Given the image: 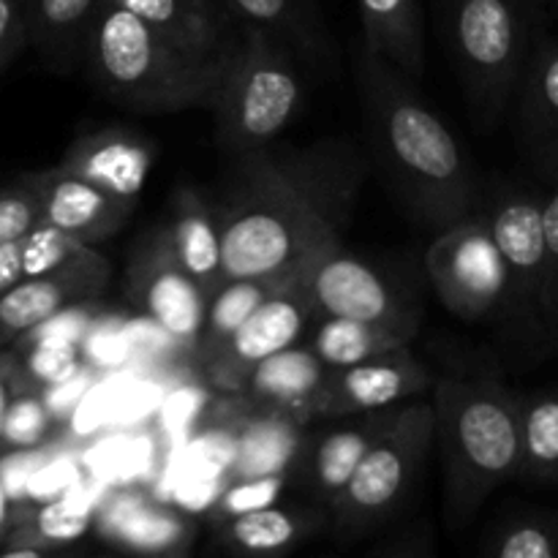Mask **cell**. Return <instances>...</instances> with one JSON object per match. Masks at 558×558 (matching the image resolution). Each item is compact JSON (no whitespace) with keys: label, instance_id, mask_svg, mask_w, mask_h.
I'll use <instances>...</instances> for the list:
<instances>
[{"label":"cell","instance_id":"obj_31","mask_svg":"<svg viewBox=\"0 0 558 558\" xmlns=\"http://www.w3.org/2000/svg\"><path fill=\"white\" fill-rule=\"evenodd\" d=\"M483 550L494 558H558L556 512H526L499 523Z\"/></svg>","mask_w":558,"mask_h":558},{"label":"cell","instance_id":"obj_10","mask_svg":"<svg viewBox=\"0 0 558 558\" xmlns=\"http://www.w3.org/2000/svg\"><path fill=\"white\" fill-rule=\"evenodd\" d=\"M316 316L357 319L387 327L412 341L420 330V303L398 292L379 270L341 245L322 251L300 276Z\"/></svg>","mask_w":558,"mask_h":558},{"label":"cell","instance_id":"obj_36","mask_svg":"<svg viewBox=\"0 0 558 558\" xmlns=\"http://www.w3.org/2000/svg\"><path fill=\"white\" fill-rule=\"evenodd\" d=\"M41 221V202L33 172L0 189V245L22 238Z\"/></svg>","mask_w":558,"mask_h":558},{"label":"cell","instance_id":"obj_33","mask_svg":"<svg viewBox=\"0 0 558 558\" xmlns=\"http://www.w3.org/2000/svg\"><path fill=\"white\" fill-rule=\"evenodd\" d=\"M14 352H22L20 379L22 387H31V390L69 385L82 368L80 343H33Z\"/></svg>","mask_w":558,"mask_h":558},{"label":"cell","instance_id":"obj_39","mask_svg":"<svg viewBox=\"0 0 558 558\" xmlns=\"http://www.w3.org/2000/svg\"><path fill=\"white\" fill-rule=\"evenodd\" d=\"M283 490V474L276 477H251V480H232L218 501V518H232L240 512L259 510V507L276 505V499Z\"/></svg>","mask_w":558,"mask_h":558},{"label":"cell","instance_id":"obj_26","mask_svg":"<svg viewBox=\"0 0 558 558\" xmlns=\"http://www.w3.org/2000/svg\"><path fill=\"white\" fill-rule=\"evenodd\" d=\"M387 412L390 409L365 412V420H357L352 425H341V428L330 430V434H325L316 441L308 458V469H305L308 488L316 499H322L330 507L341 496V490L347 488L349 477L354 474L357 463L363 461L371 441L385 428Z\"/></svg>","mask_w":558,"mask_h":558},{"label":"cell","instance_id":"obj_1","mask_svg":"<svg viewBox=\"0 0 558 558\" xmlns=\"http://www.w3.org/2000/svg\"><path fill=\"white\" fill-rule=\"evenodd\" d=\"M365 174L363 150L349 140L234 153L213 205L223 278L300 281L322 251L343 243Z\"/></svg>","mask_w":558,"mask_h":558},{"label":"cell","instance_id":"obj_24","mask_svg":"<svg viewBox=\"0 0 558 558\" xmlns=\"http://www.w3.org/2000/svg\"><path fill=\"white\" fill-rule=\"evenodd\" d=\"M169 234L185 270L205 289L207 298H213L216 289L227 281L221 259V232H218L213 207L194 189L174 191Z\"/></svg>","mask_w":558,"mask_h":558},{"label":"cell","instance_id":"obj_12","mask_svg":"<svg viewBox=\"0 0 558 558\" xmlns=\"http://www.w3.org/2000/svg\"><path fill=\"white\" fill-rule=\"evenodd\" d=\"M314 316L316 311L305 294L303 283L294 281L278 289L210 357L202 360L207 379L218 390L240 392L248 374L262 360L281 352V349L294 347L305 336V327Z\"/></svg>","mask_w":558,"mask_h":558},{"label":"cell","instance_id":"obj_11","mask_svg":"<svg viewBox=\"0 0 558 558\" xmlns=\"http://www.w3.org/2000/svg\"><path fill=\"white\" fill-rule=\"evenodd\" d=\"M129 298L174 343H199L210 298L180 262L169 227L153 229L136 245L129 265Z\"/></svg>","mask_w":558,"mask_h":558},{"label":"cell","instance_id":"obj_2","mask_svg":"<svg viewBox=\"0 0 558 558\" xmlns=\"http://www.w3.org/2000/svg\"><path fill=\"white\" fill-rule=\"evenodd\" d=\"M354 85L371 150L403 205L439 232L474 216L480 191L466 153L414 82L363 44Z\"/></svg>","mask_w":558,"mask_h":558},{"label":"cell","instance_id":"obj_13","mask_svg":"<svg viewBox=\"0 0 558 558\" xmlns=\"http://www.w3.org/2000/svg\"><path fill=\"white\" fill-rule=\"evenodd\" d=\"M430 387V374L407 347H396L363 363L327 368L325 381L311 403V414L347 417L390 409Z\"/></svg>","mask_w":558,"mask_h":558},{"label":"cell","instance_id":"obj_45","mask_svg":"<svg viewBox=\"0 0 558 558\" xmlns=\"http://www.w3.org/2000/svg\"><path fill=\"white\" fill-rule=\"evenodd\" d=\"M543 169H548V172L550 174H554V178L558 180V153H556V158H550V161L548 163H545V167Z\"/></svg>","mask_w":558,"mask_h":558},{"label":"cell","instance_id":"obj_35","mask_svg":"<svg viewBox=\"0 0 558 558\" xmlns=\"http://www.w3.org/2000/svg\"><path fill=\"white\" fill-rule=\"evenodd\" d=\"M101 319V303L98 300H85V303H74L69 308L58 311L49 319H44L41 325H36L33 330H27L25 336H20L16 341H11V349H25L33 343H80L87 341V336L93 332V327Z\"/></svg>","mask_w":558,"mask_h":558},{"label":"cell","instance_id":"obj_44","mask_svg":"<svg viewBox=\"0 0 558 558\" xmlns=\"http://www.w3.org/2000/svg\"><path fill=\"white\" fill-rule=\"evenodd\" d=\"M11 523H14V515H11V494L9 488H5L3 477H0V543H3L5 534H9Z\"/></svg>","mask_w":558,"mask_h":558},{"label":"cell","instance_id":"obj_37","mask_svg":"<svg viewBox=\"0 0 558 558\" xmlns=\"http://www.w3.org/2000/svg\"><path fill=\"white\" fill-rule=\"evenodd\" d=\"M22 518L33 523V529L41 534L44 543H47L52 550L63 548V545L69 543H76V539L85 537L87 529L93 526L90 512L71 505L69 499H54L49 501V505L36 507L31 515H22Z\"/></svg>","mask_w":558,"mask_h":558},{"label":"cell","instance_id":"obj_9","mask_svg":"<svg viewBox=\"0 0 558 558\" xmlns=\"http://www.w3.org/2000/svg\"><path fill=\"white\" fill-rule=\"evenodd\" d=\"M425 272L436 298L463 322L499 319L507 272L488 221L469 216L441 229L425 251Z\"/></svg>","mask_w":558,"mask_h":558},{"label":"cell","instance_id":"obj_18","mask_svg":"<svg viewBox=\"0 0 558 558\" xmlns=\"http://www.w3.org/2000/svg\"><path fill=\"white\" fill-rule=\"evenodd\" d=\"M60 167L123 199H140L153 169V145L123 129L80 136L65 150Z\"/></svg>","mask_w":558,"mask_h":558},{"label":"cell","instance_id":"obj_20","mask_svg":"<svg viewBox=\"0 0 558 558\" xmlns=\"http://www.w3.org/2000/svg\"><path fill=\"white\" fill-rule=\"evenodd\" d=\"M515 93L523 140L545 167L558 153V41L539 38L529 47Z\"/></svg>","mask_w":558,"mask_h":558},{"label":"cell","instance_id":"obj_5","mask_svg":"<svg viewBox=\"0 0 558 558\" xmlns=\"http://www.w3.org/2000/svg\"><path fill=\"white\" fill-rule=\"evenodd\" d=\"M303 98L298 54L270 33L243 27L213 104L216 142L232 156L272 145L300 114Z\"/></svg>","mask_w":558,"mask_h":558},{"label":"cell","instance_id":"obj_16","mask_svg":"<svg viewBox=\"0 0 558 558\" xmlns=\"http://www.w3.org/2000/svg\"><path fill=\"white\" fill-rule=\"evenodd\" d=\"M104 543L140 556H185L196 539V523L172 507L145 499L140 490L109 496L96 518Z\"/></svg>","mask_w":558,"mask_h":558},{"label":"cell","instance_id":"obj_30","mask_svg":"<svg viewBox=\"0 0 558 558\" xmlns=\"http://www.w3.org/2000/svg\"><path fill=\"white\" fill-rule=\"evenodd\" d=\"M283 287H289V283L265 281V278H229V281H223L216 289V294L207 300L205 327H202L199 343H196L199 357H210L272 292Z\"/></svg>","mask_w":558,"mask_h":558},{"label":"cell","instance_id":"obj_19","mask_svg":"<svg viewBox=\"0 0 558 558\" xmlns=\"http://www.w3.org/2000/svg\"><path fill=\"white\" fill-rule=\"evenodd\" d=\"M240 27H256L287 44L298 58L314 65L336 60L330 31L314 0H221Z\"/></svg>","mask_w":558,"mask_h":558},{"label":"cell","instance_id":"obj_15","mask_svg":"<svg viewBox=\"0 0 558 558\" xmlns=\"http://www.w3.org/2000/svg\"><path fill=\"white\" fill-rule=\"evenodd\" d=\"M41 202V221L85 245L114 238L136 210L134 199H123L60 163L33 172Z\"/></svg>","mask_w":558,"mask_h":558},{"label":"cell","instance_id":"obj_38","mask_svg":"<svg viewBox=\"0 0 558 558\" xmlns=\"http://www.w3.org/2000/svg\"><path fill=\"white\" fill-rule=\"evenodd\" d=\"M545 234V316H548L550 352L558 354V185L543 202Z\"/></svg>","mask_w":558,"mask_h":558},{"label":"cell","instance_id":"obj_47","mask_svg":"<svg viewBox=\"0 0 558 558\" xmlns=\"http://www.w3.org/2000/svg\"><path fill=\"white\" fill-rule=\"evenodd\" d=\"M3 349H5V343H3V341H0V352H3Z\"/></svg>","mask_w":558,"mask_h":558},{"label":"cell","instance_id":"obj_25","mask_svg":"<svg viewBox=\"0 0 558 558\" xmlns=\"http://www.w3.org/2000/svg\"><path fill=\"white\" fill-rule=\"evenodd\" d=\"M300 423L303 420L281 409H259L240 430L232 447V480L287 477L300 456Z\"/></svg>","mask_w":558,"mask_h":558},{"label":"cell","instance_id":"obj_29","mask_svg":"<svg viewBox=\"0 0 558 558\" xmlns=\"http://www.w3.org/2000/svg\"><path fill=\"white\" fill-rule=\"evenodd\" d=\"M319 330L311 338V352L327 365V368H343V365L363 363L381 352L396 347H407L409 338L387 327L368 325L357 319H338V316H322Z\"/></svg>","mask_w":558,"mask_h":558},{"label":"cell","instance_id":"obj_27","mask_svg":"<svg viewBox=\"0 0 558 558\" xmlns=\"http://www.w3.org/2000/svg\"><path fill=\"white\" fill-rule=\"evenodd\" d=\"M529 483H558V387L521 396V466Z\"/></svg>","mask_w":558,"mask_h":558},{"label":"cell","instance_id":"obj_14","mask_svg":"<svg viewBox=\"0 0 558 558\" xmlns=\"http://www.w3.org/2000/svg\"><path fill=\"white\" fill-rule=\"evenodd\" d=\"M109 262L96 248L60 270L31 276L0 292V341L9 347L58 311L98 300L109 283Z\"/></svg>","mask_w":558,"mask_h":558},{"label":"cell","instance_id":"obj_7","mask_svg":"<svg viewBox=\"0 0 558 558\" xmlns=\"http://www.w3.org/2000/svg\"><path fill=\"white\" fill-rule=\"evenodd\" d=\"M434 447V403H407L387 412L347 488L330 505L338 543H357L398 515L412 499Z\"/></svg>","mask_w":558,"mask_h":558},{"label":"cell","instance_id":"obj_8","mask_svg":"<svg viewBox=\"0 0 558 558\" xmlns=\"http://www.w3.org/2000/svg\"><path fill=\"white\" fill-rule=\"evenodd\" d=\"M507 272L501 325L529 352H550L545 316V234L543 202L526 191H499L483 213Z\"/></svg>","mask_w":558,"mask_h":558},{"label":"cell","instance_id":"obj_46","mask_svg":"<svg viewBox=\"0 0 558 558\" xmlns=\"http://www.w3.org/2000/svg\"><path fill=\"white\" fill-rule=\"evenodd\" d=\"M120 0H101V5H118Z\"/></svg>","mask_w":558,"mask_h":558},{"label":"cell","instance_id":"obj_3","mask_svg":"<svg viewBox=\"0 0 558 558\" xmlns=\"http://www.w3.org/2000/svg\"><path fill=\"white\" fill-rule=\"evenodd\" d=\"M441 515L458 534L521 466V396L490 376H447L434 387Z\"/></svg>","mask_w":558,"mask_h":558},{"label":"cell","instance_id":"obj_32","mask_svg":"<svg viewBox=\"0 0 558 558\" xmlns=\"http://www.w3.org/2000/svg\"><path fill=\"white\" fill-rule=\"evenodd\" d=\"M49 430H52V412H49L47 401L38 396V390L20 387L9 401V409H5L0 450H36L47 441Z\"/></svg>","mask_w":558,"mask_h":558},{"label":"cell","instance_id":"obj_4","mask_svg":"<svg viewBox=\"0 0 558 558\" xmlns=\"http://www.w3.org/2000/svg\"><path fill=\"white\" fill-rule=\"evenodd\" d=\"M82 60L104 96L140 114L213 109L229 65L178 47L125 5L98 9Z\"/></svg>","mask_w":558,"mask_h":558},{"label":"cell","instance_id":"obj_28","mask_svg":"<svg viewBox=\"0 0 558 558\" xmlns=\"http://www.w3.org/2000/svg\"><path fill=\"white\" fill-rule=\"evenodd\" d=\"M305 534H308V523L303 512L281 510L272 505L221 518V529H218V537L227 548L251 556L283 554L298 545Z\"/></svg>","mask_w":558,"mask_h":558},{"label":"cell","instance_id":"obj_22","mask_svg":"<svg viewBox=\"0 0 558 558\" xmlns=\"http://www.w3.org/2000/svg\"><path fill=\"white\" fill-rule=\"evenodd\" d=\"M327 376V365L311 352V347H287L262 360L245 379L243 390L259 409H281L311 417V403Z\"/></svg>","mask_w":558,"mask_h":558},{"label":"cell","instance_id":"obj_40","mask_svg":"<svg viewBox=\"0 0 558 558\" xmlns=\"http://www.w3.org/2000/svg\"><path fill=\"white\" fill-rule=\"evenodd\" d=\"M27 44L25 0H0V74L20 58Z\"/></svg>","mask_w":558,"mask_h":558},{"label":"cell","instance_id":"obj_17","mask_svg":"<svg viewBox=\"0 0 558 558\" xmlns=\"http://www.w3.org/2000/svg\"><path fill=\"white\" fill-rule=\"evenodd\" d=\"M118 5L199 58L229 60L243 36V27L221 0H120Z\"/></svg>","mask_w":558,"mask_h":558},{"label":"cell","instance_id":"obj_42","mask_svg":"<svg viewBox=\"0 0 558 558\" xmlns=\"http://www.w3.org/2000/svg\"><path fill=\"white\" fill-rule=\"evenodd\" d=\"M20 360H16L14 352L3 349L0 352V430H3L5 409H9V401L14 398V392L20 390Z\"/></svg>","mask_w":558,"mask_h":558},{"label":"cell","instance_id":"obj_21","mask_svg":"<svg viewBox=\"0 0 558 558\" xmlns=\"http://www.w3.org/2000/svg\"><path fill=\"white\" fill-rule=\"evenodd\" d=\"M363 44L412 82L425 76V22L420 0H357Z\"/></svg>","mask_w":558,"mask_h":558},{"label":"cell","instance_id":"obj_6","mask_svg":"<svg viewBox=\"0 0 558 558\" xmlns=\"http://www.w3.org/2000/svg\"><path fill=\"white\" fill-rule=\"evenodd\" d=\"M445 44L474 123L490 131L510 107L529 54L518 0H445Z\"/></svg>","mask_w":558,"mask_h":558},{"label":"cell","instance_id":"obj_23","mask_svg":"<svg viewBox=\"0 0 558 558\" xmlns=\"http://www.w3.org/2000/svg\"><path fill=\"white\" fill-rule=\"evenodd\" d=\"M101 0H25L27 44L58 71L85 58V44Z\"/></svg>","mask_w":558,"mask_h":558},{"label":"cell","instance_id":"obj_41","mask_svg":"<svg viewBox=\"0 0 558 558\" xmlns=\"http://www.w3.org/2000/svg\"><path fill=\"white\" fill-rule=\"evenodd\" d=\"M436 543H434V529L425 518L414 521L407 532L396 534V539L390 543H379L376 548H371L374 556H387V558H428L434 556Z\"/></svg>","mask_w":558,"mask_h":558},{"label":"cell","instance_id":"obj_34","mask_svg":"<svg viewBox=\"0 0 558 558\" xmlns=\"http://www.w3.org/2000/svg\"><path fill=\"white\" fill-rule=\"evenodd\" d=\"M20 245L25 278L60 270V267L71 265V262H76L93 248V245L80 243V240L69 238L65 232H60V229L49 227L44 221H38L27 234H22Z\"/></svg>","mask_w":558,"mask_h":558},{"label":"cell","instance_id":"obj_43","mask_svg":"<svg viewBox=\"0 0 558 558\" xmlns=\"http://www.w3.org/2000/svg\"><path fill=\"white\" fill-rule=\"evenodd\" d=\"M22 278H25V270H22V245L20 238H16L0 245V292L14 287Z\"/></svg>","mask_w":558,"mask_h":558}]
</instances>
